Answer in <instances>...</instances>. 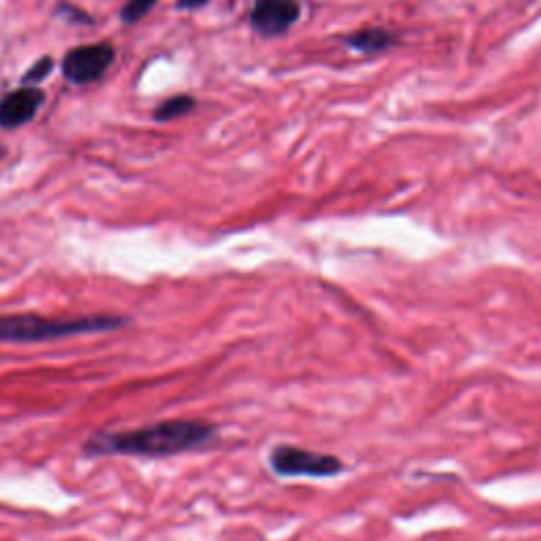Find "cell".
<instances>
[{"mask_svg": "<svg viewBox=\"0 0 541 541\" xmlns=\"http://www.w3.org/2000/svg\"><path fill=\"white\" fill-rule=\"evenodd\" d=\"M115 51L110 45H87L66 55L64 74L72 83H91L100 79L113 64Z\"/></svg>", "mask_w": 541, "mask_h": 541, "instance_id": "obj_4", "label": "cell"}, {"mask_svg": "<svg viewBox=\"0 0 541 541\" xmlns=\"http://www.w3.org/2000/svg\"><path fill=\"white\" fill-rule=\"evenodd\" d=\"M51 68H53V60L51 58H43L41 62H36L32 66V70L26 74L24 81L26 83H39V81H43L47 77V74L51 72Z\"/></svg>", "mask_w": 541, "mask_h": 541, "instance_id": "obj_10", "label": "cell"}, {"mask_svg": "<svg viewBox=\"0 0 541 541\" xmlns=\"http://www.w3.org/2000/svg\"><path fill=\"white\" fill-rule=\"evenodd\" d=\"M0 155H3V148H0Z\"/></svg>", "mask_w": 541, "mask_h": 541, "instance_id": "obj_12", "label": "cell"}, {"mask_svg": "<svg viewBox=\"0 0 541 541\" xmlns=\"http://www.w3.org/2000/svg\"><path fill=\"white\" fill-rule=\"evenodd\" d=\"M45 100V93L36 87H26L20 91H13L0 102V125L3 127H17L28 123L36 110L41 108Z\"/></svg>", "mask_w": 541, "mask_h": 541, "instance_id": "obj_6", "label": "cell"}, {"mask_svg": "<svg viewBox=\"0 0 541 541\" xmlns=\"http://www.w3.org/2000/svg\"><path fill=\"white\" fill-rule=\"evenodd\" d=\"M155 3H157V0H129V3L125 5V9H123V13H121L123 20L127 24H134V22L142 20V17L155 7Z\"/></svg>", "mask_w": 541, "mask_h": 541, "instance_id": "obj_9", "label": "cell"}, {"mask_svg": "<svg viewBox=\"0 0 541 541\" xmlns=\"http://www.w3.org/2000/svg\"><path fill=\"white\" fill-rule=\"evenodd\" d=\"M205 3H208V0H178V7L180 9H197Z\"/></svg>", "mask_w": 541, "mask_h": 541, "instance_id": "obj_11", "label": "cell"}, {"mask_svg": "<svg viewBox=\"0 0 541 541\" xmlns=\"http://www.w3.org/2000/svg\"><path fill=\"white\" fill-rule=\"evenodd\" d=\"M349 45L362 53H379L385 51L389 45H394V36L381 28H368L353 34L349 39Z\"/></svg>", "mask_w": 541, "mask_h": 541, "instance_id": "obj_7", "label": "cell"}, {"mask_svg": "<svg viewBox=\"0 0 541 541\" xmlns=\"http://www.w3.org/2000/svg\"><path fill=\"white\" fill-rule=\"evenodd\" d=\"M195 106L193 98L189 96H178V98H172V100H167L163 102L159 108H157V113H155V119L157 121H170V119H178L186 113H191Z\"/></svg>", "mask_w": 541, "mask_h": 541, "instance_id": "obj_8", "label": "cell"}, {"mask_svg": "<svg viewBox=\"0 0 541 541\" xmlns=\"http://www.w3.org/2000/svg\"><path fill=\"white\" fill-rule=\"evenodd\" d=\"M269 468L282 478H334L345 472V463L337 455L277 444L269 453Z\"/></svg>", "mask_w": 541, "mask_h": 541, "instance_id": "obj_3", "label": "cell"}, {"mask_svg": "<svg viewBox=\"0 0 541 541\" xmlns=\"http://www.w3.org/2000/svg\"><path fill=\"white\" fill-rule=\"evenodd\" d=\"M117 315L91 317H43V315H0V343H45L79 334L110 332L125 326Z\"/></svg>", "mask_w": 541, "mask_h": 541, "instance_id": "obj_2", "label": "cell"}, {"mask_svg": "<svg viewBox=\"0 0 541 541\" xmlns=\"http://www.w3.org/2000/svg\"><path fill=\"white\" fill-rule=\"evenodd\" d=\"M216 427L199 419H172L127 432H98L85 442L87 455L172 457L208 444Z\"/></svg>", "mask_w": 541, "mask_h": 541, "instance_id": "obj_1", "label": "cell"}, {"mask_svg": "<svg viewBox=\"0 0 541 541\" xmlns=\"http://www.w3.org/2000/svg\"><path fill=\"white\" fill-rule=\"evenodd\" d=\"M298 5L294 0H260L252 13V26L263 36L286 32L298 20Z\"/></svg>", "mask_w": 541, "mask_h": 541, "instance_id": "obj_5", "label": "cell"}]
</instances>
